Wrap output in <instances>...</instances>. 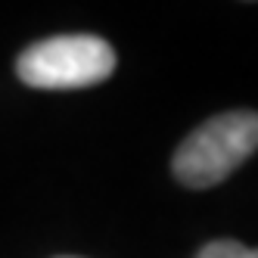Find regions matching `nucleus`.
<instances>
[{"instance_id": "1", "label": "nucleus", "mask_w": 258, "mask_h": 258, "mask_svg": "<svg viewBox=\"0 0 258 258\" xmlns=\"http://www.w3.org/2000/svg\"><path fill=\"white\" fill-rule=\"evenodd\" d=\"M255 150H258V112L236 109V112H221L206 124H199L177 146L171 168L183 187L206 190L230 177Z\"/></svg>"}, {"instance_id": "2", "label": "nucleus", "mask_w": 258, "mask_h": 258, "mask_svg": "<svg viewBox=\"0 0 258 258\" xmlns=\"http://www.w3.org/2000/svg\"><path fill=\"white\" fill-rule=\"evenodd\" d=\"M115 72V50L97 34H59L22 50L16 75L38 90L94 87Z\"/></svg>"}, {"instance_id": "3", "label": "nucleus", "mask_w": 258, "mask_h": 258, "mask_svg": "<svg viewBox=\"0 0 258 258\" xmlns=\"http://www.w3.org/2000/svg\"><path fill=\"white\" fill-rule=\"evenodd\" d=\"M196 258H258V249H249L236 239H215V243H206Z\"/></svg>"}, {"instance_id": "4", "label": "nucleus", "mask_w": 258, "mask_h": 258, "mask_svg": "<svg viewBox=\"0 0 258 258\" xmlns=\"http://www.w3.org/2000/svg\"><path fill=\"white\" fill-rule=\"evenodd\" d=\"M62 258H72V255H62Z\"/></svg>"}]
</instances>
